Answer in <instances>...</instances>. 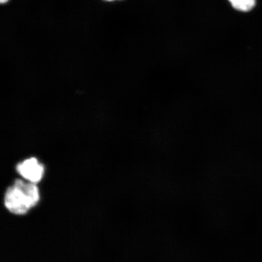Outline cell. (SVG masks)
<instances>
[{"instance_id":"cell-1","label":"cell","mask_w":262,"mask_h":262,"mask_svg":"<svg viewBox=\"0 0 262 262\" xmlns=\"http://www.w3.org/2000/svg\"><path fill=\"white\" fill-rule=\"evenodd\" d=\"M40 192L37 185L24 180H15L14 184L6 190L5 205L8 210L15 215L27 214L38 204Z\"/></svg>"},{"instance_id":"cell-2","label":"cell","mask_w":262,"mask_h":262,"mask_svg":"<svg viewBox=\"0 0 262 262\" xmlns=\"http://www.w3.org/2000/svg\"><path fill=\"white\" fill-rule=\"evenodd\" d=\"M16 170L25 180L35 184L40 181L45 172L43 165L35 158L28 159L19 163Z\"/></svg>"},{"instance_id":"cell-3","label":"cell","mask_w":262,"mask_h":262,"mask_svg":"<svg viewBox=\"0 0 262 262\" xmlns=\"http://www.w3.org/2000/svg\"><path fill=\"white\" fill-rule=\"evenodd\" d=\"M231 6L237 11L247 12L256 5V0H228Z\"/></svg>"},{"instance_id":"cell-4","label":"cell","mask_w":262,"mask_h":262,"mask_svg":"<svg viewBox=\"0 0 262 262\" xmlns=\"http://www.w3.org/2000/svg\"><path fill=\"white\" fill-rule=\"evenodd\" d=\"M9 0H0V2H1L2 5L6 4V3H8Z\"/></svg>"},{"instance_id":"cell-5","label":"cell","mask_w":262,"mask_h":262,"mask_svg":"<svg viewBox=\"0 0 262 262\" xmlns=\"http://www.w3.org/2000/svg\"><path fill=\"white\" fill-rule=\"evenodd\" d=\"M104 1L108 2H112L114 1H118V0H104Z\"/></svg>"}]
</instances>
